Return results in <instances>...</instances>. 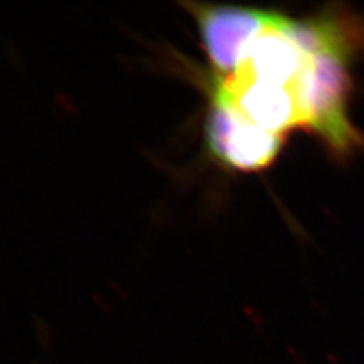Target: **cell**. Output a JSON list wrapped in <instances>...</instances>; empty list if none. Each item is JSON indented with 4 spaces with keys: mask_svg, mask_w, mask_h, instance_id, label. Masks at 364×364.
<instances>
[{
    "mask_svg": "<svg viewBox=\"0 0 364 364\" xmlns=\"http://www.w3.org/2000/svg\"><path fill=\"white\" fill-rule=\"evenodd\" d=\"M347 61V57L335 53L309 54L299 88L306 126L318 132L340 156L364 146L363 136L347 117V99L351 90Z\"/></svg>",
    "mask_w": 364,
    "mask_h": 364,
    "instance_id": "1",
    "label": "cell"
},
{
    "mask_svg": "<svg viewBox=\"0 0 364 364\" xmlns=\"http://www.w3.org/2000/svg\"><path fill=\"white\" fill-rule=\"evenodd\" d=\"M205 139L219 162L243 173L269 168L284 142L282 135L260 129L234 107L213 97L205 120Z\"/></svg>",
    "mask_w": 364,
    "mask_h": 364,
    "instance_id": "3",
    "label": "cell"
},
{
    "mask_svg": "<svg viewBox=\"0 0 364 364\" xmlns=\"http://www.w3.org/2000/svg\"><path fill=\"white\" fill-rule=\"evenodd\" d=\"M287 21L279 14L273 25L248 45L230 77L290 88L299 97L309 54L302 52L287 34Z\"/></svg>",
    "mask_w": 364,
    "mask_h": 364,
    "instance_id": "4",
    "label": "cell"
},
{
    "mask_svg": "<svg viewBox=\"0 0 364 364\" xmlns=\"http://www.w3.org/2000/svg\"><path fill=\"white\" fill-rule=\"evenodd\" d=\"M193 15L216 76L232 75L248 45L272 26L278 13L207 3H183Z\"/></svg>",
    "mask_w": 364,
    "mask_h": 364,
    "instance_id": "2",
    "label": "cell"
},
{
    "mask_svg": "<svg viewBox=\"0 0 364 364\" xmlns=\"http://www.w3.org/2000/svg\"><path fill=\"white\" fill-rule=\"evenodd\" d=\"M212 97L234 107L263 130L279 134L305 126V117L296 92L285 87L218 76Z\"/></svg>",
    "mask_w": 364,
    "mask_h": 364,
    "instance_id": "5",
    "label": "cell"
}]
</instances>
